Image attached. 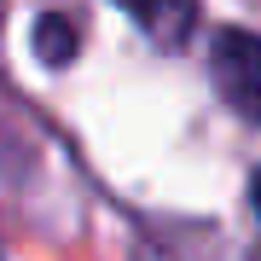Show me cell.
I'll list each match as a JSON object with an SVG mask.
<instances>
[{"instance_id": "6da1fadb", "label": "cell", "mask_w": 261, "mask_h": 261, "mask_svg": "<svg viewBox=\"0 0 261 261\" xmlns=\"http://www.w3.org/2000/svg\"><path fill=\"white\" fill-rule=\"evenodd\" d=\"M209 75L226 111L244 122H261V35L250 29H221L209 47Z\"/></svg>"}, {"instance_id": "7a4b0ae2", "label": "cell", "mask_w": 261, "mask_h": 261, "mask_svg": "<svg viewBox=\"0 0 261 261\" xmlns=\"http://www.w3.org/2000/svg\"><path fill=\"white\" fill-rule=\"evenodd\" d=\"M35 53L47 58V64H70V58H75V29L64 18H47L35 29Z\"/></svg>"}, {"instance_id": "3957f363", "label": "cell", "mask_w": 261, "mask_h": 261, "mask_svg": "<svg viewBox=\"0 0 261 261\" xmlns=\"http://www.w3.org/2000/svg\"><path fill=\"white\" fill-rule=\"evenodd\" d=\"M128 12H140V18H151V23H163L168 12H186V0H122Z\"/></svg>"}, {"instance_id": "277c9868", "label": "cell", "mask_w": 261, "mask_h": 261, "mask_svg": "<svg viewBox=\"0 0 261 261\" xmlns=\"http://www.w3.org/2000/svg\"><path fill=\"white\" fill-rule=\"evenodd\" d=\"M255 209H261V180H255Z\"/></svg>"}]
</instances>
